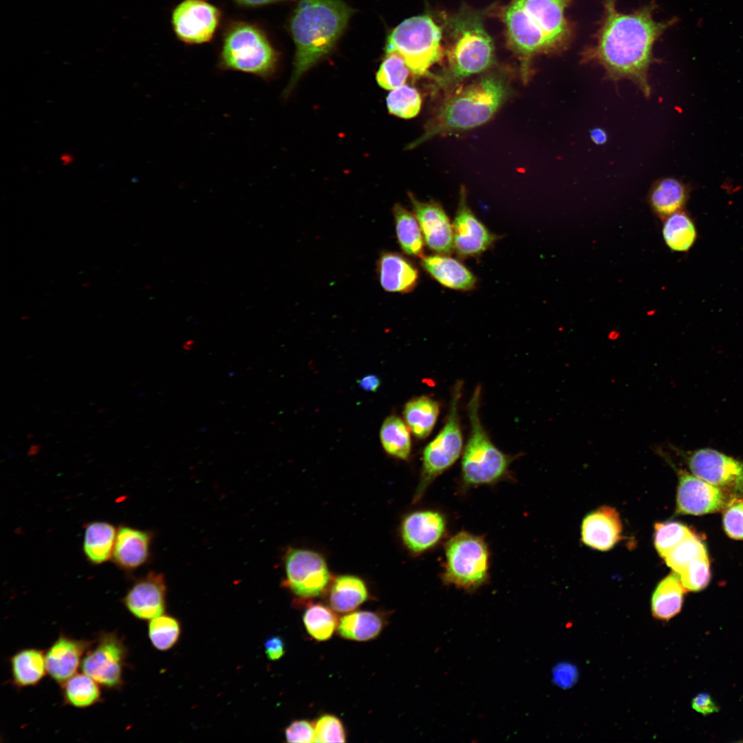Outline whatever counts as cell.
<instances>
[{"instance_id": "d6a6232c", "label": "cell", "mask_w": 743, "mask_h": 743, "mask_svg": "<svg viewBox=\"0 0 743 743\" xmlns=\"http://www.w3.org/2000/svg\"><path fill=\"white\" fill-rule=\"evenodd\" d=\"M662 233L667 246L673 251L687 252L697 239V230L685 212H676L664 220Z\"/></svg>"}, {"instance_id": "d590c367", "label": "cell", "mask_w": 743, "mask_h": 743, "mask_svg": "<svg viewBox=\"0 0 743 743\" xmlns=\"http://www.w3.org/2000/svg\"><path fill=\"white\" fill-rule=\"evenodd\" d=\"M303 619L308 634L319 641L329 639L339 623L336 614L328 607L319 603L309 606Z\"/></svg>"}, {"instance_id": "8992f818", "label": "cell", "mask_w": 743, "mask_h": 743, "mask_svg": "<svg viewBox=\"0 0 743 743\" xmlns=\"http://www.w3.org/2000/svg\"><path fill=\"white\" fill-rule=\"evenodd\" d=\"M279 55L264 31L247 21H233L225 28L217 66L263 79L275 72Z\"/></svg>"}, {"instance_id": "f546056e", "label": "cell", "mask_w": 743, "mask_h": 743, "mask_svg": "<svg viewBox=\"0 0 743 743\" xmlns=\"http://www.w3.org/2000/svg\"><path fill=\"white\" fill-rule=\"evenodd\" d=\"M440 413L439 403L427 396L409 400L403 415L410 431L419 439L427 438L432 431Z\"/></svg>"}, {"instance_id": "6da1fadb", "label": "cell", "mask_w": 743, "mask_h": 743, "mask_svg": "<svg viewBox=\"0 0 743 743\" xmlns=\"http://www.w3.org/2000/svg\"><path fill=\"white\" fill-rule=\"evenodd\" d=\"M617 0H603V12L594 43L581 53L582 63H595L613 81L627 79L645 96L651 94L648 72L656 59L655 43L676 19L656 21L652 1L629 13L621 12Z\"/></svg>"}, {"instance_id": "4fadbf2b", "label": "cell", "mask_w": 743, "mask_h": 743, "mask_svg": "<svg viewBox=\"0 0 743 743\" xmlns=\"http://www.w3.org/2000/svg\"><path fill=\"white\" fill-rule=\"evenodd\" d=\"M221 17L219 9L206 0H183L172 11L171 25L180 41L200 45L213 39Z\"/></svg>"}, {"instance_id": "60d3db41", "label": "cell", "mask_w": 743, "mask_h": 743, "mask_svg": "<svg viewBox=\"0 0 743 743\" xmlns=\"http://www.w3.org/2000/svg\"><path fill=\"white\" fill-rule=\"evenodd\" d=\"M692 532L684 524L676 521L656 523L654 525V542L660 557L689 536Z\"/></svg>"}, {"instance_id": "f35d334b", "label": "cell", "mask_w": 743, "mask_h": 743, "mask_svg": "<svg viewBox=\"0 0 743 743\" xmlns=\"http://www.w3.org/2000/svg\"><path fill=\"white\" fill-rule=\"evenodd\" d=\"M386 101L389 111L402 118L416 116L422 105V98L418 91L405 84L392 89Z\"/></svg>"}, {"instance_id": "1f68e13d", "label": "cell", "mask_w": 743, "mask_h": 743, "mask_svg": "<svg viewBox=\"0 0 743 743\" xmlns=\"http://www.w3.org/2000/svg\"><path fill=\"white\" fill-rule=\"evenodd\" d=\"M384 626L382 616L376 612L358 611L342 617L337 629L346 639L366 641L378 636Z\"/></svg>"}, {"instance_id": "7402d4cb", "label": "cell", "mask_w": 743, "mask_h": 743, "mask_svg": "<svg viewBox=\"0 0 743 743\" xmlns=\"http://www.w3.org/2000/svg\"><path fill=\"white\" fill-rule=\"evenodd\" d=\"M151 543V534L128 526L118 528L112 559L120 568L134 570L148 560Z\"/></svg>"}, {"instance_id": "8d00e7d4", "label": "cell", "mask_w": 743, "mask_h": 743, "mask_svg": "<svg viewBox=\"0 0 743 743\" xmlns=\"http://www.w3.org/2000/svg\"><path fill=\"white\" fill-rule=\"evenodd\" d=\"M149 621L148 635L152 645L160 651L172 648L181 633V626L177 619L162 614Z\"/></svg>"}, {"instance_id": "4316f807", "label": "cell", "mask_w": 743, "mask_h": 743, "mask_svg": "<svg viewBox=\"0 0 743 743\" xmlns=\"http://www.w3.org/2000/svg\"><path fill=\"white\" fill-rule=\"evenodd\" d=\"M687 592L678 574L673 571L655 588L651 602L653 616L659 620L667 621L677 615L681 610Z\"/></svg>"}, {"instance_id": "f5cc1de1", "label": "cell", "mask_w": 743, "mask_h": 743, "mask_svg": "<svg viewBox=\"0 0 743 743\" xmlns=\"http://www.w3.org/2000/svg\"><path fill=\"white\" fill-rule=\"evenodd\" d=\"M61 159L65 164H68L71 162L72 160L71 157L69 155H63L61 157Z\"/></svg>"}, {"instance_id": "5bb4252c", "label": "cell", "mask_w": 743, "mask_h": 743, "mask_svg": "<svg viewBox=\"0 0 743 743\" xmlns=\"http://www.w3.org/2000/svg\"><path fill=\"white\" fill-rule=\"evenodd\" d=\"M696 477L718 488L743 493V463L718 451L704 448L687 457Z\"/></svg>"}, {"instance_id": "277c9868", "label": "cell", "mask_w": 743, "mask_h": 743, "mask_svg": "<svg viewBox=\"0 0 743 743\" xmlns=\"http://www.w3.org/2000/svg\"><path fill=\"white\" fill-rule=\"evenodd\" d=\"M510 94L508 77L492 71L457 92L440 106L425 126L423 133L409 148L439 135L464 131L488 122Z\"/></svg>"}, {"instance_id": "e0dca14e", "label": "cell", "mask_w": 743, "mask_h": 743, "mask_svg": "<svg viewBox=\"0 0 743 743\" xmlns=\"http://www.w3.org/2000/svg\"><path fill=\"white\" fill-rule=\"evenodd\" d=\"M409 197L428 248L436 254L451 255L454 250L453 226L441 204L421 202L411 193Z\"/></svg>"}, {"instance_id": "d4e9b609", "label": "cell", "mask_w": 743, "mask_h": 743, "mask_svg": "<svg viewBox=\"0 0 743 743\" xmlns=\"http://www.w3.org/2000/svg\"><path fill=\"white\" fill-rule=\"evenodd\" d=\"M688 198L687 187L675 178L667 177L657 181L652 187L648 201L654 213L664 220L668 216L682 211Z\"/></svg>"}, {"instance_id": "ee69618b", "label": "cell", "mask_w": 743, "mask_h": 743, "mask_svg": "<svg viewBox=\"0 0 743 743\" xmlns=\"http://www.w3.org/2000/svg\"><path fill=\"white\" fill-rule=\"evenodd\" d=\"M724 528L732 539H743V502L730 505L723 517Z\"/></svg>"}, {"instance_id": "9a60e30c", "label": "cell", "mask_w": 743, "mask_h": 743, "mask_svg": "<svg viewBox=\"0 0 743 743\" xmlns=\"http://www.w3.org/2000/svg\"><path fill=\"white\" fill-rule=\"evenodd\" d=\"M452 226L453 248L460 258L480 255L497 238L471 210L467 204L466 191L463 186L460 188L458 206Z\"/></svg>"}, {"instance_id": "74e56055", "label": "cell", "mask_w": 743, "mask_h": 743, "mask_svg": "<svg viewBox=\"0 0 743 743\" xmlns=\"http://www.w3.org/2000/svg\"><path fill=\"white\" fill-rule=\"evenodd\" d=\"M411 72L399 54L388 52L377 72L376 80L381 87L392 90L405 85Z\"/></svg>"}, {"instance_id": "681fc988", "label": "cell", "mask_w": 743, "mask_h": 743, "mask_svg": "<svg viewBox=\"0 0 743 743\" xmlns=\"http://www.w3.org/2000/svg\"><path fill=\"white\" fill-rule=\"evenodd\" d=\"M358 383L364 390L376 391L380 386V379L376 375L369 374L358 380Z\"/></svg>"}, {"instance_id": "603a6c76", "label": "cell", "mask_w": 743, "mask_h": 743, "mask_svg": "<svg viewBox=\"0 0 743 743\" xmlns=\"http://www.w3.org/2000/svg\"><path fill=\"white\" fill-rule=\"evenodd\" d=\"M422 268L444 287L460 291H470L476 287L477 278L459 260L449 255L434 254L421 258Z\"/></svg>"}, {"instance_id": "9c48e42d", "label": "cell", "mask_w": 743, "mask_h": 743, "mask_svg": "<svg viewBox=\"0 0 743 743\" xmlns=\"http://www.w3.org/2000/svg\"><path fill=\"white\" fill-rule=\"evenodd\" d=\"M445 563L441 577L446 585L474 590L488 579L490 553L483 537L461 531L445 544Z\"/></svg>"}, {"instance_id": "c3c4849f", "label": "cell", "mask_w": 743, "mask_h": 743, "mask_svg": "<svg viewBox=\"0 0 743 743\" xmlns=\"http://www.w3.org/2000/svg\"><path fill=\"white\" fill-rule=\"evenodd\" d=\"M554 681L561 687L571 686L576 679V671L569 665H561L554 671Z\"/></svg>"}, {"instance_id": "44dd1931", "label": "cell", "mask_w": 743, "mask_h": 743, "mask_svg": "<svg viewBox=\"0 0 743 743\" xmlns=\"http://www.w3.org/2000/svg\"><path fill=\"white\" fill-rule=\"evenodd\" d=\"M622 524L618 512L602 506L588 514L581 525V539L586 546L598 550L612 549L621 539Z\"/></svg>"}, {"instance_id": "7a4b0ae2", "label": "cell", "mask_w": 743, "mask_h": 743, "mask_svg": "<svg viewBox=\"0 0 743 743\" xmlns=\"http://www.w3.org/2000/svg\"><path fill=\"white\" fill-rule=\"evenodd\" d=\"M574 0H510L501 17L507 41L527 74L532 58L560 54L572 43L574 23L566 12Z\"/></svg>"}, {"instance_id": "4dcf8cb0", "label": "cell", "mask_w": 743, "mask_h": 743, "mask_svg": "<svg viewBox=\"0 0 743 743\" xmlns=\"http://www.w3.org/2000/svg\"><path fill=\"white\" fill-rule=\"evenodd\" d=\"M396 233L402 251L408 255L422 258L424 252V239L414 215L400 204L393 208Z\"/></svg>"}, {"instance_id": "5b68a950", "label": "cell", "mask_w": 743, "mask_h": 743, "mask_svg": "<svg viewBox=\"0 0 743 743\" xmlns=\"http://www.w3.org/2000/svg\"><path fill=\"white\" fill-rule=\"evenodd\" d=\"M447 67L435 78L439 85L451 87L466 77L488 70L495 63L493 42L485 30L481 13L460 10L446 21Z\"/></svg>"}, {"instance_id": "7dc6e473", "label": "cell", "mask_w": 743, "mask_h": 743, "mask_svg": "<svg viewBox=\"0 0 743 743\" xmlns=\"http://www.w3.org/2000/svg\"><path fill=\"white\" fill-rule=\"evenodd\" d=\"M265 653L270 660H277L285 654L283 640L278 636L268 638L264 643Z\"/></svg>"}, {"instance_id": "ac0fdd59", "label": "cell", "mask_w": 743, "mask_h": 743, "mask_svg": "<svg viewBox=\"0 0 743 743\" xmlns=\"http://www.w3.org/2000/svg\"><path fill=\"white\" fill-rule=\"evenodd\" d=\"M677 511L686 515H703L716 512L726 504L722 491L684 471H678Z\"/></svg>"}, {"instance_id": "7bdbcfd3", "label": "cell", "mask_w": 743, "mask_h": 743, "mask_svg": "<svg viewBox=\"0 0 743 743\" xmlns=\"http://www.w3.org/2000/svg\"><path fill=\"white\" fill-rule=\"evenodd\" d=\"M315 742H345V731L341 721L332 715H323L315 722Z\"/></svg>"}, {"instance_id": "cb8c5ba5", "label": "cell", "mask_w": 743, "mask_h": 743, "mask_svg": "<svg viewBox=\"0 0 743 743\" xmlns=\"http://www.w3.org/2000/svg\"><path fill=\"white\" fill-rule=\"evenodd\" d=\"M377 266L380 286L387 292L407 293L418 284V268L400 254L387 251L383 252Z\"/></svg>"}, {"instance_id": "ffe728a7", "label": "cell", "mask_w": 743, "mask_h": 743, "mask_svg": "<svg viewBox=\"0 0 743 743\" xmlns=\"http://www.w3.org/2000/svg\"><path fill=\"white\" fill-rule=\"evenodd\" d=\"M94 641L76 639L61 634L45 652L47 674L61 685L76 674L85 654Z\"/></svg>"}, {"instance_id": "f907efd6", "label": "cell", "mask_w": 743, "mask_h": 743, "mask_svg": "<svg viewBox=\"0 0 743 743\" xmlns=\"http://www.w3.org/2000/svg\"><path fill=\"white\" fill-rule=\"evenodd\" d=\"M237 5L244 8H259L272 3L287 1L289 0H232Z\"/></svg>"}, {"instance_id": "3957f363", "label": "cell", "mask_w": 743, "mask_h": 743, "mask_svg": "<svg viewBox=\"0 0 743 743\" xmlns=\"http://www.w3.org/2000/svg\"><path fill=\"white\" fill-rule=\"evenodd\" d=\"M353 12L342 0H299L289 23L295 55L286 96L307 70L332 50Z\"/></svg>"}, {"instance_id": "b9f144b4", "label": "cell", "mask_w": 743, "mask_h": 743, "mask_svg": "<svg viewBox=\"0 0 743 743\" xmlns=\"http://www.w3.org/2000/svg\"><path fill=\"white\" fill-rule=\"evenodd\" d=\"M678 574L687 590L697 592L704 589L710 580L707 553L692 561Z\"/></svg>"}, {"instance_id": "484cf974", "label": "cell", "mask_w": 743, "mask_h": 743, "mask_svg": "<svg viewBox=\"0 0 743 743\" xmlns=\"http://www.w3.org/2000/svg\"><path fill=\"white\" fill-rule=\"evenodd\" d=\"M12 683L18 688L35 686L45 677V652L36 648L18 651L10 660Z\"/></svg>"}, {"instance_id": "52a82bcc", "label": "cell", "mask_w": 743, "mask_h": 743, "mask_svg": "<svg viewBox=\"0 0 743 743\" xmlns=\"http://www.w3.org/2000/svg\"><path fill=\"white\" fill-rule=\"evenodd\" d=\"M481 387H475L468 404L471 433L462 454V478L464 486L491 484L504 477L512 458L491 442L479 415Z\"/></svg>"}, {"instance_id": "f6af8a7d", "label": "cell", "mask_w": 743, "mask_h": 743, "mask_svg": "<svg viewBox=\"0 0 743 743\" xmlns=\"http://www.w3.org/2000/svg\"><path fill=\"white\" fill-rule=\"evenodd\" d=\"M288 742H315L314 725L307 720H295L285 731Z\"/></svg>"}, {"instance_id": "ba28073f", "label": "cell", "mask_w": 743, "mask_h": 743, "mask_svg": "<svg viewBox=\"0 0 743 743\" xmlns=\"http://www.w3.org/2000/svg\"><path fill=\"white\" fill-rule=\"evenodd\" d=\"M442 30L429 15L409 17L395 27L387 36L386 52H396L411 73L424 76L443 56Z\"/></svg>"}, {"instance_id": "83f0119b", "label": "cell", "mask_w": 743, "mask_h": 743, "mask_svg": "<svg viewBox=\"0 0 743 743\" xmlns=\"http://www.w3.org/2000/svg\"><path fill=\"white\" fill-rule=\"evenodd\" d=\"M330 587V605L338 612H351L368 599L366 583L355 575L338 576L332 580Z\"/></svg>"}, {"instance_id": "7c38bea8", "label": "cell", "mask_w": 743, "mask_h": 743, "mask_svg": "<svg viewBox=\"0 0 743 743\" xmlns=\"http://www.w3.org/2000/svg\"><path fill=\"white\" fill-rule=\"evenodd\" d=\"M284 568L283 584L301 599L320 596L333 580L323 555L309 549L290 548L284 556Z\"/></svg>"}, {"instance_id": "f1b7e54d", "label": "cell", "mask_w": 743, "mask_h": 743, "mask_svg": "<svg viewBox=\"0 0 743 743\" xmlns=\"http://www.w3.org/2000/svg\"><path fill=\"white\" fill-rule=\"evenodd\" d=\"M117 530L108 522L94 521L85 528L83 548L87 560L95 565L112 558Z\"/></svg>"}, {"instance_id": "2e32d148", "label": "cell", "mask_w": 743, "mask_h": 743, "mask_svg": "<svg viewBox=\"0 0 743 743\" xmlns=\"http://www.w3.org/2000/svg\"><path fill=\"white\" fill-rule=\"evenodd\" d=\"M446 528L444 515L435 510H422L409 513L402 519L400 535L403 544L413 554L435 546Z\"/></svg>"}, {"instance_id": "836d02e7", "label": "cell", "mask_w": 743, "mask_h": 743, "mask_svg": "<svg viewBox=\"0 0 743 743\" xmlns=\"http://www.w3.org/2000/svg\"><path fill=\"white\" fill-rule=\"evenodd\" d=\"M61 686L65 705L83 709L102 700L100 685L83 672L74 674Z\"/></svg>"}, {"instance_id": "816d5d0a", "label": "cell", "mask_w": 743, "mask_h": 743, "mask_svg": "<svg viewBox=\"0 0 743 743\" xmlns=\"http://www.w3.org/2000/svg\"><path fill=\"white\" fill-rule=\"evenodd\" d=\"M590 138L592 142L599 145L605 144L607 140V135L605 130L596 127L590 131Z\"/></svg>"}, {"instance_id": "e575fe53", "label": "cell", "mask_w": 743, "mask_h": 743, "mask_svg": "<svg viewBox=\"0 0 743 743\" xmlns=\"http://www.w3.org/2000/svg\"><path fill=\"white\" fill-rule=\"evenodd\" d=\"M380 438L384 450L390 455L406 460L411 450L410 430L399 417L391 416L383 422Z\"/></svg>"}, {"instance_id": "ab89813d", "label": "cell", "mask_w": 743, "mask_h": 743, "mask_svg": "<svg viewBox=\"0 0 743 743\" xmlns=\"http://www.w3.org/2000/svg\"><path fill=\"white\" fill-rule=\"evenodd\" d=\"M707 553L703 543L692 532L671 549L663 558L666 564L679 574L692 561Z\"/></svg>"}, {"instance_id": "db71d44e", "label": "cell", "mask_w": 743, "mask_h": 743, "mask_svg": "<svg viewBox=\"0 0 743 743\" xmlns=\"http://www.w3.org/2000/svg\"><path fill=\"white\" fill-rule=\"evenodd\" d=\"M39 449V445L33 444L30 447V452L32 453H34L36 451H38Z\"/></svg>"}, {"instance_id": "d6986e66", "label": "cell", "mask_w": 743, "mask_h": 743, "mask_svg": "<svg viewBox=\"0 0 743 743\" xmlns=\"http://www.w3.org/2000/svg\"><path fill=\"white\" fill-rule=\"evenodd\" d=\"M166 585L164 576L151 572L136 581L122 599L126 610L140 620H151L164 613Z\"/></svg>"}, {"instance_id": "bcb514c9", "label": "cell", "mask_w": 743, "mask_h": 743, "mask_svg": "<svg viewBox=\"0 0 743 743\" xmlns=\"http://www.w3.org/2000/svg\"><path fill=\"white\" fill-rule=\"evenodd\" d=\"M693 709L704 715H709L717 712L718 707L708 693H702L698 694L691 702Z\"/></svg>"}, {"instance_id": "30bf717a", "label": "cell", "mask_w": 743, "mask_h": 743, "mask_svg": "<svg viewBox=\"0 0 743 743\" xmlns=\"http://www.w3.org/2000/svg\"><path fill=\"white\" fill-rule=\"evenodd\" d=\"M462 383L454 385L446 421L435 438L424 448L419 484L413 502H418L428 486L459 458L463 447V438L458 414V404Z\"/></svg>"}, {"instance_id": "8fae6325", "label": "cell", "mask_w": 743, "mask_h": 743, "mask_svg": "<svg viewBox=\"0 0 743 743\" xmlns=\"http://www.w3.org/2000/svg\"><path fill=\"white\" fill-rule=\"evenodd\" d=\"M129 649L116 632H101L85 654L80 669L101 687L120 689L124 684Z\"/></svg>"}]
</instances>
